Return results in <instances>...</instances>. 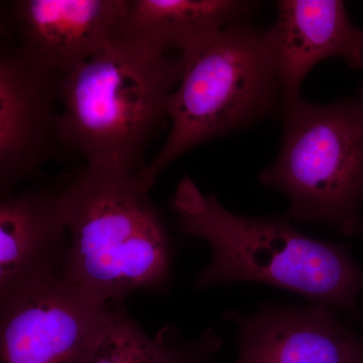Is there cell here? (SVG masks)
Returning <instances> with one entry per match:
<instances>
[{
  "instance_id": "1",
  "label": "cell",
  "mask_w": 363,
  "mask_h": 363,
  "mask_svg": "<svg viewBox=\"0 0 363 363\" xmlns=\"http://www.w3.org/2000/svg\"><path fill=\"white\" fill-rule=\"evenodd\" d=\"M171 207L177 229L206 241L211 250L196 288L264 284L363 320L358 307L363 269L345 245L306 235L288 216L233 213L216 196L203 194L187 176L179 183Z\"/></svg>"
},
{
  "instance_id": "2",
  "label": "cell",
  "mask_w": 363,
  "mask_h": 363,
  "mask_svg": "<svg viewBox=\"0 0 363 363\" xmlns=\"http://www.w3.org/2000/svg\"><path fill=\"white\" fill-rule=\"evenodd\" d=\"M140 172L90 168L61 190L64 278L100 304L123 303L171 279L168 230Z\"/></svg>"
},
{
  "instance_id": "3",
  "label": "cell",
  "mask_w": 363,
  "mask_h": 363,
  "mask_svg": "<svg viewBox=\"0 0 363 363\" xmlns=\"http://www.w3.org/2000/svg\"><path fill=\"white\" fill-rule=\"evenodd\" d=\"M180 77V58L113 40L60 79L59 142L90 168L142 171Z\"/></svg>"
},
{
  "instance_id": "4",
  "label": "cell",
  "mask_w": 363,
  "mask_h": 363,
  "mask_svg": "<svg viewBox=\"0 0 363 363\" xmlns=\"http://www.w3.org/2000/svg\"><path fill=\"white\" fill-rule=\"evenodd\" d=\"M262 32L243 18L181 52L180 80L169 99L171 130L140 171L152 187L162 169L188 150L276 111L283 96Z\"/></svg>"
},
{
  "instance_id": "5",
  "label": "cell",
  "mask_w": 363,
  "mask_h": 363,
  "mask_svg": "<svg viewBox=\"0 0 363 363\" xmlns=\"http://www.w3.org/2000/svg\"><path fill=\"white\" fill-rule=\"evenodd\" d=\"M276 161L260 173L264 187L285 193L286 216L323 223L347 236L363 234V104L344 99L284 105Z\"/></svg>"
},
{
  "instance_id": "6",
  "label": "cell",
  "mask_w": 363,
  "mask_h": 363,
  "mask_svg": "<svg viewBox=\"0 0 363 363\" xmlns=\"http://www.w3.org/2000/svg\"><path fill=\"white\" fill-rule=\"evenodd\" d=\"M109 307L61 272L21 286L0 298V363H83Z\"/></svg>"
},
{
  "instance_id": "7",
  "label": "cell",
  "mask_w": 363,
  "mask_h": 363,
  "mask_svg": "<svg viewBox=\"0 0 363 363\" xmlns=\"http://www.w3.org/2000/svg\"><path fill=\"white\" fill-rule=\"evenodd\" d=\"M223 318L238 327L234 363H363L362 339L326 306L264 303Z\"/></svg>"
},
{
  "instance_id": "8",
  "label": "cell",
  "mask_w": 363,
  "mask_h": 363,
  "mask_svg": "<svg viewBox=\"0 0 363 363\" xmlns=\"http://www.w3.org/2000/svg\"><path fill=\"white\" fill-rule=\"evenodd\" d=\"M60 76L20 47L0 57V185L9 189L44 162L58 140Z\"/></svg>"
},
{
  "instance_id": "9",
  "label": "cell",
  "mask_w": 363,
  "mask_h": 363,
  "mask_svg": "<svg viewBox=\"0 0 363 363\" xmlns=\"http://www.w3.org/2000/svg\"><path fill=\"white\" fill-rule=\"evenodd\" d=\"M262 39L284 105L300 99L308 74L324 60L339 57L353 70L363 69V30L340 0H281Z\"/></svg>"
},
{
  "instance_id": "10",
  "label": "cell",
  "mask_w": 363,
  "mask_h": 363,
  "mask_svg": "<svg viewBox=\"0 0 363 363\" xmlns=\"http://www.w3.org/2000/svg\"><path fill=\"white\" fill-rule=\"evenodd\" d=\"M128 0H18V47L60 77L118 39Z\"/></svg>"
},
{
  "instance_id": "11",
  "label": "cell",
  "mask_w": 363,
  "mask_h": 363,
  "mask_svg": "<svg viewBox=\"0 0 363 363\" xmlns=\"http://www.w3.org/2000/svg\"><path fill=\"white\" fill-rule=\"evenodd\" d=\"M66 248L61 191L4 195L0 202V298L61 272Z\"/></svg>"
},
{
  "instance_id": "12",
  "label": "cell",
  "mask_w": 363,
  "mask_h": 363,
  "mask_svg": "<svg viewBox=\"0 0 363 363\" xmlns=\"http://www.w3.org/2000/svg\"><path fill=\"white\" fill-rule=\"evenodd\" d=\"M259 4L245 0H128L119 40L157 54L180 50L247 18Z\"/></svg>"
},
{
  "instance_id": "13",
  "label": "cell",
  "mask_w": 363,
  "mask_h": 363,
  "mask_svg": "<svg viewBox=\"0 0 363 363\" xmlns=\"http://www.w3.org/2000/svg\"><path fill=\"white\" fill-rule=\"evenodd\" d=\"M221 345L208 329L187 342L175 329L152 337L128 314L123 303H111L104 327L83 363H205Z\"/></svg>"
},
{
  "instance_id": "14",
  "label": "cell",
  "mask_w": 363,
  "mask_h": 363,
  "mask_svg": "<svg viewBox=\"0 0 363 363\" xmlns=\"http://www.w3.org/2000/svg\"><path fill=\"white\" fill-rule=\"evenodd\" d=\"M360 101H362V104H363V89L362 90V93H360Z\"/></svg>"
}]
</instances>
